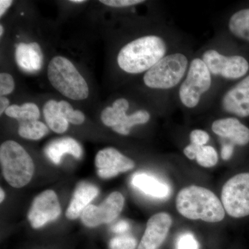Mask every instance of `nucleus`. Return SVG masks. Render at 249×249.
I'll use <instances>...</instances> for the list:
<instances>
[{
  "label": "nucleus",
  "instance_id": "22",
  "mask_svg": "<svg viewBox=\"0 0 249 249\" xmlns=\"http://www.w3.org/2000/svg\"><path fill=\"white\" fill-rule=\"evenodd\" d=\"M229 29L236 37L249 41V9L241 10L231 18Z\"/></svg>",
  "mask_w": 249,
  "mask_h": 249
},
{
  "label": "nucleus",
  "instance_id": "29",
  "mask_svg": "<svg viewBox=\"0 0 249 249\" xmlns=\"http://www.w3.org/2000/svg\"><path fill=\"white\" fill-rule=\"evenodd\" d=\"M199 245L194 236L186 233L181 236L178 242V249H198Z\"/></svg>",
  "mask_w": 249,
  "mask_h": 249
},
{
  "label": "nucleus",
  "instance_id": "25",
  "mask_svg": "<svg viewBox=\"0 0 249 249\" xmlns=\"http://www.w3.org/2000/svg\"><path fill=\"white\" fill-rule=\"evenodd\" d=\"M198 164L204 168H211L217 164L218 155L212 146H201L196 159Z\"/></svg>",
  "mask_w": 249,
  "mask_h": 249
},
{
  "label": "nucleus",
  "instance_id": "20",
  "mask_svg": "<svg viewBox=\"0 0 249 249\" xmlns=\"http://www.w3.org/2000/svg\"><path fill=\"white\" fill-rule=\"evenodd\" d=\"M43 114L49 128L55 133L62 134L66 132L69 122L60 114L58 102L50 100L43 107Z\"/></svg>",
  "mask_w": 249,
  "mask_h": 249
},
{
  "label": "nucleus",
  "instance_id": "3",
  "mask_svg": "<svg viewBox=\"0 0 249 249\" xmlns=\"http://www.w3.org/2000/svg\"><path fill=\"white\" fill-rule=\"evenodd\" d=\"M47 76L52 86L65 97L82 101L89 96L86 80L73 64L65 57H54L51 60Z\"/></svg>",
  "mask_w": 249,
  "mask_h": 249
},
{
  "label": "nucleus",
  "instance_id": "17",
  "mask_svg": "<svg viewBox=\"0 0 249 249\" xmlns=\"http://www.w3.org/2000/svg\"><path fill=\"white\" fill-rule=\"evenodd\" d=\"M129 108V102L125 98H119L113 103L112 107L105 108L101 114V120L104 124L111 127L117 133L127 135L124 129L128 116L126 111Z\"/></svg>",
  "mask_w": 249,
  "mask_h": 249
},
{
  "label": "nucleus",
  "instance_id": "36",
  "mask_svg": "<svg viewBox=\"0 0 249 249\" xmlns=\"http://www.w3.org/2000/svg\"><path fill=\"white\" fill-rule=\"evenodd\" d=\"M9 100L4 96H1L0 98V115L5 112V111L9 107Z\"/></svg>",
  "mask_w": 249,
  "mask_h": 249
},
{
  "label": "nucleus",
  "instance_id": "24",
  "mask_svg": "<svg viewBox=\"0 0 249 249\" xmlns=\"http://www.w3.org/2000/svg\"><path fill=\"white\" fill-rule=\"evenodd\" d=\"M58 104L60 114L69 123L74 124H80L84 123L85 117L82 111L74 110L71 105L65 101H60Z\"/></svg>",
  "mask_w": 249,
  "mask_h": 249
},
{
  "label": "nucleus",
  "instance_id": "15",
  "mask_svg": "<svg viewBox=\"0 0 249 249\" xmlns=\"http://www.w3.org/2000/svg\"><path fill=\"white\" fill-rule=\"evenodd\" d=\"M214 133L230 139L236 145H247L249 142V129L235 118L219 119L212 125Z\"/></svg>",
  "mask_w": 249,
  "mask_h": 249
},
{
  "label": "nucleus",
  "instance_id": "4",
  "mask_svg": "<svg viewBox=\"0 0 249 249\" xmlns=\"http://www.w3.org/2000/svg\"><path fill=\"white\" fill-rule=\"evenodd\" d=\"M0 160L6 181L14 188H22L30 182L34 173L31 156L17 142L6 141L0 147Z\"/></svg>",
  "mask_w": 249,
  "mask_h": 249
},
{
  "label": "nucleus",
  "instance_id": "10",
  "mask_svg": "<svg viewBox=\"0 0 249 249\" xmlns=\"http://www.w3.org/2000/svg\"><path fill=\"white\" fill-rule=\"evenodd\" d=\"M61 213L60 203L55 192L47 190L37 196L33 201L28 214L31 227L39 229L47 223L55 221Z\"/></svg>",
  "mask_w": 249,
  "mask_h": 249
},
{
  "label": "nucleus",
  "instance_id": "27",
  "mask_svg": "<svg viewBox=\"0 0 249 249\" xmlns=\"http://www.w3.org/2000/svg\"><path fill=\"white\" fill-rule=\"evenodd\" d=\"M150 114L145 110H139L136 111L132 115L128 116L127 122H126L124 128L126 132L129 134L130 129L136 124H146L150 120Z\"/></svg>",
  "mask_w": 249,
  "mask_h": 249
},
{
  "label": "nucleus",
  "instance_id": "21",
  "mask_svg": "<svg viewBox=\"0 0 249 249\" xmlns=\"http://www.w3.org/2000/svg\"><path fill=\"white\" fill-rule=\"evenodd\" d=\"M5 114L9 117L17 119L19 122L37 121L40 118V111L38 107L32 103H27L19 106L12 105L5 111Z\"/></svg>",
  "mask_w": 249,
  "mask_h": 249
},
{
  "label": "nucleus",
  "instance_id": "39",
  "mask_svg": "<svg viewBox=\"0 0 249 249\" xmlns=\"http://www.w3.org/2000/svg\"><path fill=\"white\" fill-rule=\"evenodd\" d=\"M3 34H4V27H3V26L1 24V25H0V37L3 36Z\"/></svg>",
  "mask_w": 249,
  "mask_h": 249
},
{
  "label": "nucleus",
  "instance_id": "1",
  "mask_svg": "<svg viewBox=\"0 0 249 249\" xmlns=\"http://www.w3.org/2000/svg\"><path fill=\"white\" fill-rule=\"evenodd\" d=\"M176 206L181 215L193 220L215 223L225 217L222 203L212 191L203 187L183 188L177 196Z\"/></svg>",
  "mask_w": 249,
  "mask_h": 249
},
{
  "label": "nucleus",
  "instance_id": "31",
  "mask_svg": "<svg viewBox=\"0 0 249 249\" xmlns=\"http://www.w3.org/2000/svg\"><path fill=\"white\" fill-rule=\"evenodd\" d=\"M100 2L111 7L121 8L142 4L144 2V1L142 0H101Z\"/></svg>",
  "mask_w": 249,
  "mask_h": 249
},
{
  "label": "nucleus",
  "instance_id": "18",
  "mask_svg": "<svg viewBox=\"0 0 249 249\" xmlns=\"http://www.w3.org/2000/svg\"><path fill=\"white\" fill-rule=\"evenodd\" d=\"M46 155L55 164H59L62 156L70 154L79 159L83 154L82 147L78 142L70 137L56 139L48 144L45 148Z\"/></svg>",
  "mask_w": 249,
  "mask_h": 249
},
{
  "label": "nucleus",
  "instance_id": "30",
  "mask_svg": "<svg viewBox=\"0 0 249 249\" xmlns=\"http://www.w3.org/2000/svg\"><path fill=\"white\" fill-rule=\"evenodd\" d=\"M209 134L204 130H201V129H195L190 135L191 143L200 145V146H204L205 144L207 143L209 141Z\"/></svg>",
  "mask_w": 249,
  "mask_h": 249
},
{
  "label": "nucleus",
  "instance_id": "38",
  "mask_svg": "<svg viewBox=\"0 0 249 249\" xmlns=\"http://www.w3.org/2000/svg\"><path fill=\"white\" fill-rule=\"evenodd\" d=\"M0 194H1V196H0V201L2 202L3 200L4 199V192L3 191L2 188H1V191H0Z\"/></svg>",
  "mask_w": 249,
  "mask_h": 249
},
{
  "label": "nucleus",
  "instance_id": "35",
  "mask_svg": "<svg viewBox=\"0 0 249 249\" xmlns=\"http://www.w3.org/2000/svg\"><path fill=\"white\" fill-rule=\"evenodd\" d=\"M14 1L12 0H1L0 1V17L4 16L6 11L11 6Z\"/></svg>",
  "mask_w": 249,
  "mask_h": 249
},
{
  "label": "nucleus",
  "instance_id": "19",
  "mask_svg": "<svg viewBox=\"0 0 249 249\" xmlns=\"http://www.w3.org/2000/svg\"><path fill=\"white\" fill-rule=\"evenodd\" d=\"M132 183L140 191L155 197L164 198L170 193L168 185L147 174H136L132 178Z\"/></svg>",
  "mask_w": 249,
  "mask_h": 249
},
{
  "label": "nucleus",
  "instance_id": "37",
  "mask_svg": "<svg viewBox=\"0 0 249 249\" xmlns=\"http://www.w3.org/2000/svg\"><path fill=\"white\" fill-rule=\"evenodd\" d=\"M70 2L75 3V4H83V3L87 2L85 0H71Z\"/></svg>",
  "mask_w": 249,
  "mask_h": 249
},
{
  "label": "nucleus",
  "instance_id": "23",
  "mask_svg": "<svg viewBox=\"0 0 249 249\" xmlns=\"http://www.w3.org/2000/svg\"><path fill=\"white\" fill-rule=\"evenodd\" d=\"M18 133L22 138L39 140L49 133V129L45 124L40 121H25L19 124Z\"/></svg>",
  "mask_w": 249,
  "mask_h": 249
},
{
  "label": "nucleus",
  "instance_id": "33",
  "mask_svg": "<svg viewBox=\"0 0 249 249\" xmlns=\"http://www.w3.org/2000/svg\"><path fill=\"white\" fill-rule=\"evenodd\" d=\"M130 228V225L127 221L121 220L120 222L116 223L115 225L111 228V231L116 233H123L127 231Z\"/></svg>",
  "mask_w": 249,
  "mask_h": 249
},
{
  "label": "nucleus",
  "instance_id": "5",
  "mask_svg": "<svg viewBox=\"0 0 249 249\" xmlns=\"http://www.w3.org/2000/svg\"><path fill=\"white\" fill-rule=\"evenodd\" d=\"M188 60L181 53L167 55L160 60L143 77L144 83L152 89H170L178 84L186 73Z\"/></svg>",
  "mask_w": 249,
  "mask_h": 249
},
{
  "label": "nucleus",
  "instance_id": "11",
  "mask_svg": "<svg viewBox=\"0 0 249 249\" xmlns=\"http://www.w3.org/2000/svg\"><path fill=\"white\" fill-rule=\"evenodd\" d=\"M96 168L100 178H109L133 169L135 163L113 147H107L98 152L96 157Z\"/></svg>",
  "mask_w": 249,
  "mask_h": 249
},
{
  "label": "nucleus",
  "instance_id": "2",
  "mask_svg": "<svg viewBox=\"0 0 249 249\" xmlns=\"http://www.w3.org/2000/svg\"><path fill=\"white\" fill-rule=\"evenodd\" d=\"M166 45L160 37L144 36L124 46L118 55L121 70L129 73L148 71L164 56Z\"/></svg>",
  "mask_w": 249,
  "mask_h": 249
},
{
  "label": "nucleus",
  "instance_id": "14",
  "mask_svg": "<svg viewBox=\"0 0 249 249\" xmlns=\"http://www.w3.org/2000/svg\"><path fill=\"white\" fill-rule=\"evenodd\" d=\"M15 58L18 67L27 73L40 71L43 64V54L37 42L19 43L16 47Z\"/></svg>",
  "mask_w": 249,
  "mask_h": 249
},
{
  "label": "nucleus",
  "instance_id": "13",
  "mask_svg": "<svg viewBox=\"0 0 249 249\" xmlns=\"http://www.w3.org/2000/svg\"><path fill=\"white\" fill-rule=\"evenodd\" d=\"M222 106L226 111L236 116H249V76L226 93Z\"/></svg>",
  "mask_w": 249,
  "mask_h": 249
},
{
  "label": "nucleus",
  "instance_id": "7",
  "mask_svg": "<svg viewBox=\"0 0 249 249\" xmlns=\"http://www.w3.org/2000/svg\"><path fill=\"white\" fill-rule=\"evenodd\" d=\"M211 72L201 59L196 58L191 62L186 79L181 85L179 97L187 107L197 106L201 95L211 88Z\"/></svg>",
  "mask_w": 249,
  "mask_h": 249
},
{
  "label": "nucleus",
  "instance_id": "32",
  "mask_svg": "<svg viewBox=\"0 0 249 249\" xmlns=\"http://www.w3.org/2000/svg\"><path fill=\"white\" fill-rule=\"evenodd\" d=\"M200 145H196V144L191 143L189 145L185 147L183 152L184 155L188 157L189 160H196V154L200 148Z\"/></svg>",
  "mask_w": 249,
  "mask_h": 249
},
{
  "label": "nucleus",
  "instance_id": "26",
  "mask_svg": "<svg viewBox=\"0 0 249 249\" xmlns=\"http://www.w3.org/2000/svg\"><path fill=\"white\" fill-rule=\"evenodd\" d=\"M137 242L133 237L123 235L111 239L109 249H135Z\"/></svg>",
  "mask_w": 249,
  "mask_h": 249
},
{
  "label": "nucleus",
  "instance_id": "12",
  "mask_svg": "<svg viewBox=\"0 0 249 249\" xmlns=\"http://www.w3.org/2000/svg\"><path fill=\"white\" fill-rule=\"evenodd\" d=\"M172 218L166 213L154 214L147 223L145 233L138 249H157L164 242L172 225Z\"/></svg>",
  "mask_w": 249,
  "mask_h": 249
},
{
  "label": "nucleus",
  "instance_id": "34",
  "mask_svg": "<svg viewBox=\"0 0 249 249\" xmlns=\"http://www.w3.org/2000/svg\"><path fill=\"white\" fill-rule=\"evenodd\" d=\"M234 146L232 144H226L222 149V158L224 160H229L233 153Z\"/></svg>",
  "mask_w": 249,
  "mask_h": 249
},
{
  "label": "nucleus",
  "instance_id": "6",
  "mask_svg": "<svg viewBox=\"0 0 249 249\" xmlns=\"http://www.w3.org/2000/svg\"><path fill=\"white\" fill-rule=\"evenodd\" d=\"M222 203L224 209L232 217L249 215V173L232 177L223 187Z\"/></svg>",
  "mask_w": 249,
  "mask_h": 249
},
{
  "label": "nucleus",
  "instance_id": "9",
  "mask_svg": "<svg viewBox=\"0 0 249 249\" xmlns=\"http://www.w3.org/2000/svg\"><path fill=\"white\" fill-rule=\"evenodd\" d=\"M203 61L211 73L229 79H237L243 76L249 69L248 62L243 57L224 56L214 50L205 52Z\"/></svg>",
  "mask_w": 249,
  "mask_h": 249
},
{
  "label": "nucleus",
  "instance_id": "28",
  "mask_svg": "<svg viewBox=\"0 0 249 249\" xmlns=\"http://www.w3.org/2000/svg\"><path fill=\"white\" fill-rule=\"evenodd\" d=\"M15 89V81L11 75L7 73L0 74V95L6 96L12 93Z\"/></svg>",
  "mask_w": 249,
  "mask_h": 249
},
{
  "label": "nucleus",
  "instance_id": "16",
  "mask_svg": "<svg viewBox=\"0 0 249 249\" xmlns=\"http://www.w3.org/2000/svg\"><path fill=\"white\" fill-rule=\"evenodd\" d=\"M98 195L97 187L89 183H80L73 193L71 202L66 211V217L71 220L79 217L84 210L89 206V203Z\"/></svg>",
  "mask_w": 249,
  "mask_h": 249
},
{
  "label": "nucleus",
  "instance_id": "8",
  "mask_svg": "<svg viewBox=\"0 0 249 249\" xmlns=\"http://www.w3.org/2000/svg\"><path fill=\"white\" fill-rule=\"evenodd\" d=\"M124 196L119 192H114L99 206L89 204L82 213L81 221L89 228L109 224L118 217L124 206Z\"/></svg>",
  "mask_w": 249,
  "mask_h": 249
}]
</instances>
